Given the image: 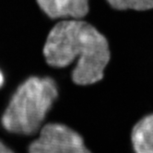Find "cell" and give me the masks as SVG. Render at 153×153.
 Listing matches in <instances>:
<instances>
[{"instance_id": "1", "label": "cell", "mask_w": 153, "mask_h": 153, "mask_svg": "<svg viewBox=\"0 0 153 153\" xmlns=\"http://www.w3.org/2000/svg\"><path fill=\"white\" fill-rule=\"evenodd\" d=\"M43 56L53 68L68 67L76 58L72 79L86 86L102 79L111 53L107 39L94 26L81 19H68L49 32Z\"/></svg>"}, {"instance_id": "2", "label": "cell", "mask_w": 153, "mask_h": 153, "mask_svg": "<svg viewBox=\"0 0 153 153\" xmlns=\"http://www.w3.org/2000/svg\"><path fill=\"white\" fill-rule=\"evenodd\" d=\"M57 96V87L53 79L31 76L12 96L2 116L3 126L17 134L36 133Z\"/></svg>"}, {"instance_id": "3", "label": "cell", "mask_w": 153, "mask_h": 153, "mask_svg": "<svg viewBox=\"0 0 153 153\" xmlns=\"http://www.w3.org/2000/svg\"><path fill=\"white\" fill-rule=\"evenodd\" d=\"M30 153H91L79 134L61 124H48L29 148Z\"/></svg>"}, {"instance_id": "4", "label": "cell", "mask_w": 153, "mask_h": 153, "mask_svg": "<svg viewBox=\"0 0 153 153\" xmlns=\"http://www.w3.org/2000/svg\"><path fill=\"white\" fill-rule=\"evenodd\" d=\"M51 19H82L89 12V0H37Z\"/></svg>"}, {"instance_id": "5", "label": "cell", "mask_w": 153, "mask_h": 153, "mask_svg": "<svg viewBox=\"0 0 153 153\" xmlns=\"http://www.w3.org/2000/svg\"><path fill=\"white\" fill-rule=\"evenodd\" d=\"M135 153H153V114L141 118L131 132Z\"/></svg>"}, {"instance_id": "6", "label": "cell", "mask_w": 153, "mask_h": 153, "mask_svg": "<svg viewBox=\"0 0 153 153\" xmlns=\"http://www.w3.org/2000/svg\"><path fill=\"white\" fill-rule=\"evenodd\" d=\"M112 7L118 10H138L143 11L153 8V0H106Z\"/></svg>"}, {"instance_id": "7", "label": "cell", "mask_w": 153, "mask_h": 153, "mask_svg": "<svg viewBox=\"0 0 153 153\" xmlns=\"http://www.w3.org/2000/svg\"><path fill=\"white\" fill-rule=\"evenodd\" d=\"M0 153H14L9 148H7L3 142L0 141Z\"/></svg>"}, {"instance_id": "8", "label": "cell", "mask_w": 153, "mask_h": 153, "mask_svg": "<svg viewBox=\"0 0 153 153\" xmlns=\"http://www.w3.org/2000/svg\"><path fill=\"white\" fill-rule=\"evenodd\" d=\"M3 83H4V76H3L2 72L0 71V87H2Z\"/></svg>"}]
</instances>
